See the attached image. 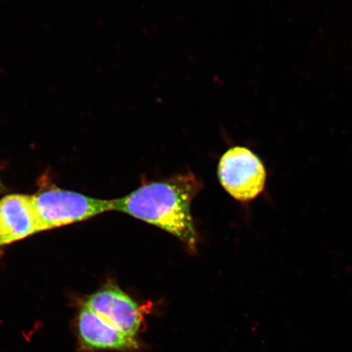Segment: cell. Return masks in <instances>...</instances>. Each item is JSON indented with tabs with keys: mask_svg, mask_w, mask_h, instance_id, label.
<instances>
[{
	"mask_svg": "<svg viewBox=\"0 0 352 352\" xmlns=\"http://www.w3.org/2000/svg\"><path fill=\"white\" fill-rule=\"evenodd\" d=\"M42 232L85 221L113 210V200L98 199L51 186L32 195Z\"/></svg>",
	"mask_w": 352,
	"mask_h": 352,
	"instance_id": "cell-2",
	"label": "cell"
},
{
	"mask_svg": "<svg viewBox=\"0 0 352 352\" xmlns=\"http://www.w3.org/2000/svg\"><path fill=\"white\" fill-rule=\"evenodd\" d=\"M85 305L127 336L135 338L142 328L143 316L139 305L112 283L92 294Z\"/></svg>",
	"mask_w": 352,
	"mask_h": 352,
	"instance_id": "cell-4",
	"label": "cell"
},
{
	"mask_svg": "<svg viewBox=\"0 0 352 352\" xmlns=\"http://www.w3.org/2000/svg\"><path fill=\"white\" fill-rule=\"evenodd\" d=\"M218 175L223 188L241 202L256 199L266 187L265 166L256 154L245 147H233L224 153L220 158Z\"/></svg>",
	"mask_w": 352,
	"mask_h": 352,
	"instance_id": "cell-3",
	"label": "cell"
},
{
	"mask_svg": "<svg viewBox=\"0 0 352 352\" xmlns=\"http://www.w3.org/2000/svg\"><path fill=\"white\" fill-rule=\"evenodd\" d=\"M0 186H1V184H0Z\"/></svg>",
	"mask_w": 352,
	"mask_h": 352,
	"instance_id": "cell-7",
	"label": "cell"
},
{
	"mask_svg": "<svg viewBox=\"0 0 352 352\" xmlns=\"http://www.w3.org/2000/svg\"><path fill=\"white\" fill-rule=\"evenodd\" d=\"M41 232L32 196L11 195L0 199V248Z\"/></svg>",
	"mask_w": 352,
	"mask_h": 352,
	"instance_id": "cell-5",
	"label": "cell"
},
{
	"mask_svg": "<svg viewBox=\"0 0 352 352\" xmlns=\"http://www.w3.org/2000/svg\"><path fill=\"white\" fill-rule=\"evenodd\" d=\"M79 336L88 349L127 351L136 349L135 338L126 336L86 305L78 318Z\"/></svg>",
	"mask_w": 352,
	"mask_h": 352,
	"instance_id": "cell-6",
	"label": "cell"
},
{
	"mask_svg": "<svg viewBox=\"0 0 352 352\" xmlns=\"http://www.w3.org/2000/svg\"><path fill=\"white\" fill-rule=\"evenodd\" d=\"M201 187L190 173L144 184L130 195L113 199V210L160 228L195 252L198 237L190 208Z\"/></svg>",
	"mask_w": 352,
	"mask_h": 352,
	"instance_id": "cell-1",
	"label": "cell"
}]
</instances>
